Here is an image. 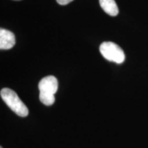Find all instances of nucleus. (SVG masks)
<instances>
[{
    "instance_id": "f257e3e1",
    "label": "nucleus",
    "mask_w": 148,
    "mask_h": 148,
    "mask_svg": "<svg viewBox=\"0 0 148 148\" xmlns=\"http://www.w3.org/2000/svg\"><path fill=\"white\" fill-rule=\"evenodd\" d=\"M58 88V83L56 77L53 75L43 77L38 84L40 101L46 106L52 105L55 101L54 94Z\"/></svg>"
},
{
    "instance_id": "f03ea898",
    "label": "nucleus",
    "mask_w": 148,
    "mask_h": 148,
    "mask_svg": "<svg viewBox=\"0 0 148 148\" xmlns=\"http://www.w3.org/2000/svg\"><path fill=\"white\" fill-rule=\"evenodd\" d=\"M0 94L4 102L17 115L22 117L27 116L28 109L14 90L8 88H4L1 89Z\"/></svg>"
},
{
    "instance_id": "7ed1b4c3",
    "label": "nucleus",
    "mask_w": 148,
    "mask_h": 148,
    "mask_svg": "<svg viewBox=\"0 0 148 148\" xmlns=\"http://www.w3.org/2000/svg\"><path fill=\"white\" fill-rule=\"evenodd\" d=\"M101 55L110 62L121 64L125 60V53L123 49L113 42H103L99 47Z\"/></svg>"
},
{
    "instance_id": "20e7f679",
    "label": "nucleus",
    "mask_w": 148,
    "mask_h": 148,
    "mask_svg": "<svg viewBox=\"0 0 148 148\" xmlns=\"http://www.w3.org/2000/svg\"><path fill=\"white\" fill-rule=\"evenodd\" d=\"M15 45V36L8 29H0V49H10Z\"/></svg>"
},
{
    "instance_id": "39448f33",
    "label": "nucleus",
    "mask_w": 148,
    "mask_h": 148,
    "mask_svg": "<svg viewBox=\"0 0 148 148\" xmlns=\"http://www.w3.org/2000/svg\"><path fill=\"white\" fill-rule=\"evenodd\" d=\"M99 4L104 12L109 15L114 16L119 13V8L114 0H99Z\"/></svg>"
},
{
    "instance_id": "423d86ee",
    "label": "nucleus",
    "mask_w": 148,
    "mask_h": 148,
    "mask_svg": "<svg viewBox=\"0 0 148 148\" xmlns=\"http://www.w3.org/2000/svg\"><path fill=\"white\" fill-rule=\"evenodd\" d=\"M73 0H56V1L60 5H66L68 3H71Z\"/></svg>"
},
{
    "instance_id": "0eeeda50",
    "label": "nucleus",
    "mask_w": 148,
    "mask_h": 148,
    "mask_svg": "<svg viewBox=\"0 0 148 148\" xmlns=\"http://www.w3.org/2000/svg\"><path fill=\"white\" fill-rule=\"evenodd\" d=\"M16 1H19V0H16Z\"/></svg>"
},
{
    "instance_id": "6e6552de",
    "label": "nucleus",
    "mask_w": 148,
    "mask_h": 148,
    "mask_svg": "<svg viewBox=\"0 0 148 148\" xmlns=\"http://www.w3.org/2000/svg\"><path fill=\"white\" fill-rule=\"evenodd\" d=\"M0 148H3V147H0Z\"/></svg>"
}]
</instances>
